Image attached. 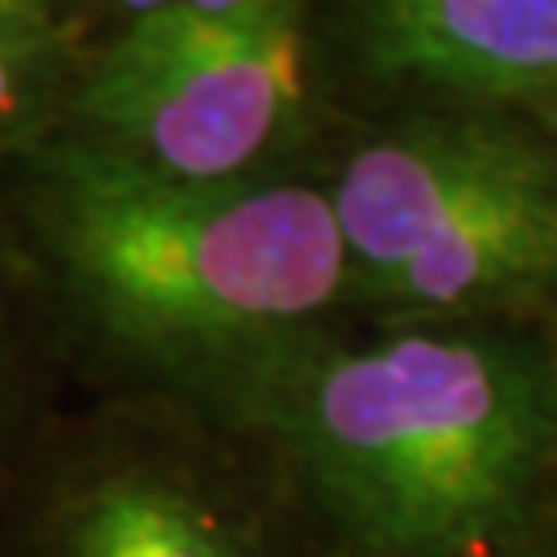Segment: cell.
Listing matches in <instances>:
<instances>
[{
    "instance_id": "8992f818",
    "label": "cell",
    "mask_w": 557,
    "mask_h": 557,
    "mask_svg": "<svg viewBox=\"0 0 557 557\" xmlns=\"http://www.w3.org/2000/svg\"><path fill=\"white\" fill-rule=\"evenodd\" d=\"M368 71L467 100L557 103V0H351Z\"/></svg>"
},
{
    "instance_id": "5b68a950",
    "label": "cell",
    "mask_w": 557,
    "mask_h": 557,
    "mask_svg": "<svg viewBox=\"0 0 557 557\" xmlns=\"http://www.w3.org/2000/svg\"><path fill=\"white\" fill-rule=\"evenodd\" d=\"M38 557H294L207 467L103 450L54 483Z\"/></svg>"
},
{
    "instance_id": "52a82bcc",
    "label": "cell",
    "mask_w": 557,
    "mask_h": 557,
    "mask_svg": "<svg viewBox=\"0 0 557 557\" xmlns=\"http://www.w3.org/2000/svg\"><path fill=\"white\" fill-rule=\"evenodd\" d=\"M62 79V46L46 0H0V153L34 149Z\"/></svg>"
},
{
    "instance_id": "8fae6325",
    "label": "cell",
    "mask_w": 557,
    "mask_h": 557,
    "mask_svg": "<svg viewBox=\"0 0 557 557\" xmlns=\"http://www.w3.org/2000/svg\"><path fill=\"white\" fill-rule=\"evenodd\" d=\"M504 557H541V554H537V545H533V549H520V554H504Z\"/></svg>"
},
{
    "instance_id": "30bf717a",
    "label": "cell",
    "mask_w": 557,
    "mask_h": 557,
    "mask_svg": "<svg viewBox=\"0 0 557 557\" xmlns=\"http://www.w3.org/2000/svg\"><path fill=\"white\" fill-rule=\"evenodd\" d=\"M537 120H541V128H545V137L557 145V103H545V108H537Z\"/></svg>"
},
{
    "instance_id": "3957f363",
    "label": "cell",
    "mask_w": 557,
    "mask_h": 557,
    "mask_svg": "<svg viewBox=\"0 0 557 557\" xmlns=\"http://www.w3.org/2000/svg\"><path fill=\"white\" fill-rule=\"evenodd\" d=\"M326 195L347 306L384 322H487L557 298V145L524 124L409 116L359 140Z\"/></svg>"
},
{
    "instance_id": "9c48e42d",
    "label": "cell",
    "mask_w": 557,
    "mask_h": 557,
    "mask_svg": "<svg viewBox=\"0 0 557 557\" xmlns=\"http://www.w3.org/2000/svg\"><path fill=\"white\" fill-rule=\"evenodd\" d=\"M9 405V338H4V314H0V421Z\"/></svg>"
},
{
    "instance_id": "277c9868",
    "label": "cell",
    "mask_w": 557,
    "mask_h": 557,
    "mask_svg": "<svg viewBox=\"0 0 557 557\" xmlns=\"http://www.w3.org/2000/svg\"><path fill=\"white\" fill-rule=\"evenodd\" d=\"M306 108L301 0L124 21L71 91V137L178 182L269 178Z\"/></svg>"
},
{
    "instance_id": "6da1fadb",
    "label": "cell",
    "mask_w": 557,
    "mask_h": 557,
    "mask_svg": "<svg viewBox=\"0 0 557 557\" xmlns=\"http://www.w3.org/2000/svg\"><path fill=\"white\" fill-rule=\"evenodd\" d=\"M338 557L533 549L557 492V343L492 322L322 326L207 413Z\"/></svg>"
},
{
    "instance_id": "7a4b0ae2",
    "label": "cell",
    "mask_w": 557,
    "mask_h": 557,
    "mask_svg": "<svg viewBox=\"0 0 557 557\" xmlns=\"http://www.w3.org/2000/svg\"><path fill=\"white\" fill-rule=\"evenodd\" d=\"M29 223L71 319L202 413L347 306L319 182L161 178L62 133L38 149Z\"/></svg>"
},
{
    "instance_id": "ba28073f",
    "label": "cell",
    "mask_w": 557,
    "mask_h": 557,
    "mask_svg": "<svg viewBox=\"0 0 557 557\" xmlns=\"http://www.w3.org/2000/svg\"><path fill=\"white\" fill-rule=\"evenodd\" d=\"M277 4H289V0H182V9H195L202 17H252Z\"/></svg>"
}]
</instances>
